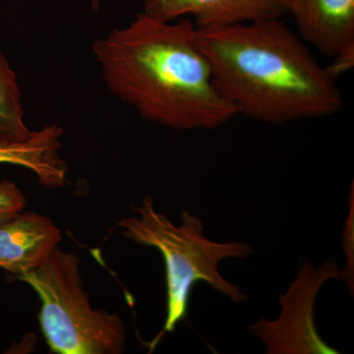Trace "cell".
<instances>
[{
    "instance_id": "obj_11",
    "label": "cell",
    "mask_w": 354,
    "mask_h": 354,
    "mask_svg": "<svg viewBox=\"0 0 354 354\" xmlns=\"http://www.w3.org/2000/svg\"><path fill=\"white\" fill-rule=\"evenodd\" d=\"M342 251L346 255V267L342 270L339 281L346 285L353 295L354 290V186H351L348 199V215L344 223L342 241Z\"/></svg>"
},
{
    "instance_id": "obj_3",
    "label": "cell",
    "mask_w": 354,
    "mask_h": 354,
    "mask_svg": "<svg viewBox=\"0 0 354 354\" xmlns=\"http://www.w3.org/2000/svg\"><path fill=\"white\" fill-rule=\"evenodd\" d=\"M136 216L122 218L118 227L123 236L135 243L153 247L162 254L167 283V317L162 332L150 342L156 348L165 333L176 330L185 320L189 298L197 283H205L214 290L243 304L245 293L239 286L221 276L218 266L225 259H244L253 254L252 246L243 241L215 242L204 235V225L196 216L183 209L181 223H172L155 209L152 198L147 197L141 206L133 207Z\"/></svg>"
},
{
    "instance_id": "obj_2",
    "label": "cell",
    "mask_w": 354,
    "mask_h": 354,
    "mask_svg": "<svg viewBox=\"0 0 354 354\" xmlns=\"http://www.w3.org/2000/svg\"><path fill=\"white\" fill-rule=\"evenodd\" d=\"M196 39L237 114L279 127L344 106L337 79L281 19L197 28Z\"/></svg>"
},
{
    "instance_id": "obj_1",
    "label": "cell",
    "mask_w": 354,
    "mask_h": 354,
    "mask_svg": "<svg viewBox=\"0 0 354 354\" xmlns=\"http://www.w3.org/2000/svg\"><path fill=\"white\" fill-rule=\"evenodd\" d=\"M189 17L141 13L93 46L106 87L146 120L178 130H214L236 109L221 94Z\"/></svg>"
},
{
    "instance_id": "obj_14",
    "label": "cell",
    "mask_w": 354,
    "mask_h": 354,
    "mask_svg": "<svg viewBox=\"0 0 354 354\" xmlns=\"http://www.w3.org/2000/svg\"><path fill=\"white\" fill-rule=\"evenodd\" d=\"M91 6H92V10L97 12L99 10L100 0H91Z\"/></svg>"
},
{
    "instance_id": "obj_6",
    "label": "cell",
    "mask_w": 354,
    "mask_h": 354,
    "mask_svg": "<svg viewBox=\"0 0 354 354\" xmlns=\"http://www.w3.org/2000/svg\"><path fill=\"white\" fill-rule=\"evenodd\" d=\"M290 0H145L143 14L165 21L194 18L197 28L281 19Z\"/></svg>"
},
{
    "instance_id": "obj_9",
    "label": "cell",
    "mask_w": 354,
    "mask_h": 354,
    "mask_svg": "<svg viewBox=\"0 0 354 354\" xmlns=\"http://www.w3.org/2000/svg\"><path fill=\"white\" fill-rule=\"evenodd\" d=\"M62 135V127L51 124L32 132L25 141L0 142V165L25 167L46 187H64L68 167L60 156Z\"/></svg>"
},
{
    "instance_id": "obj_13",
    "label": "cell",
    "mask_w": 354,
    "mask_h": 354,
    "mask_svg": "<svg viewBox=\"0 0 354 354\" xmlns=\"http://www.w3.org/2000/svg\"><path fill=\"white\" fill-rule=\"evenodd\" d=\"M333 59L334 60H333L332 64L330 66H327V69L329 70L330 75L337 80V78L342 74L346 73V72H348V70L353 67L354 46L342 51V53L337 55Z\"/></svg>"
},
{
    "instance_id": "obj_7",
    "label": "cell",
    "mask_w": 354,
    "mask_h": 354,
    "mask_svg": "<svg viewBox=\"0 0 354 354\" xmlns=\"http://www.w3.org/2000/svg\"><path fill=\"white\" fill-rule=\"evenodd\" d=\"M62 239L59 228L48 216L20 212L0 223V269L17 276L35 271Z\"/></svg>"
},
{
    "instance_id": "obj_10",
    "label": "cell",
    "mask_w": 354,
    "mask_h": 354,
    "mask_svg": "<svg viewBox=\"0 0 354 354\" xmlns=\"http://www.w3.org/2000/svg\"><path fill=\"white\" fill-rule=\"evenodd\" d=\"M32 132L25 122L22 95L15 71L0 50V142L25 141Z\"/></svg>"
},
{
    "instance_id": "obj_8",
    "label": "cell",
    "mask_w": 354,
    "mask_h": 354,
    "mask_svg": "<svg viewBox=\"0 0 354 354\" xmlns=\"http://www.w3.org/2000/svg\"><path fill=\"white\" fill-rule=\"evenodd\" d=\"M299 37L326 57L354 46V0H290Z\"/></svg>"
},
{
    "instance_id": "obj_4",
    "label": "cell",
    "mask_w": 354,
    "mask_h": 354,
    "mask_svg": "<svg viewBox=\"0 0 354 354\" xmlns=\"http://www.w3.org/2000/svg\"><path fill=\"white\" fill-rule=\"evenodd\" d=\"M41 300L39 320L51 351L58 354H120L127 328L118 313L92 308L83 288L79 258L53 249L41 267L17 276Z\"/></svg>"
},
{
    "instance_id": "obj_5",
    "label": "cell",
    "mask_w": 354,
    "mask_h": 354,
    "mask_svg": "<svg viewBox=\"0 0 354 354\" xmlns=\"http://www.w3.org/2000/svg\"><path fill=\"white\" fill-rule=\"evenodd\" d=\"M341 274L337 261L328 260L316 268L308 258H301L297 278L279 297L281 314L278 318H262L248 328L263 342L266 353H341L320 337L314 320L319 291L330 279H339Z\"/></svg>"
},
{
    "instance_id": "obj_12",
    "label": "cell",
    "mask_w": 354,
    "mask_h": 354,
    "mask_svg": "<svg viewBox=\"0 0 354 354\" xmlns=\"http://www.w3.org/2000/svg\"><path fill=\"white\" fill-rule=\"evenodd\" d=\"M26 198L22 191L10 180L0 183V223L22 212Z\"/></svg>"
}]
</instances>
